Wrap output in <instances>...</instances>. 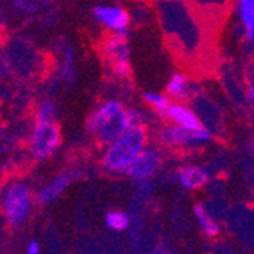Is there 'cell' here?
I'll return each instance as SVG.
<instances>
[{
	"mask_svg": "<svg viewBox=\"0 0 254 254\" xmlns=\"http://www.w3.org/2000/svg\"><path fill=\"white\" fill-rule=\"evenodd\" d=\"M0 248H2V239H0Z\"/></svg>",
	"mask_w": 254,
	"mask_h": 254,
	"instance_id": "603a6c76",
	"label": "cell"
},
{
	"mask_svg": "<svg viewBox=\"0 0 254 254\" xmlns=\"http://www.w3.org/2000/svg\"><path fill=\"white\" fill-rule=\"evenodd\" d=\"M248 98H250V101H251V102L254 101V90H253V85H250V90H248Z\"/></svg>",
	"mask_w": 254,
	"mask_h": 254,
	"instance_id": "7402d4cb",
	"label": "cell"
},
{
	"mask_svg": "<svg viewBox=\"0 0 254 254\" xmlns=\"http://www.w3.org/2000/svg\"><path fill=\"white\" fill-rule=\"evenodd\" d=\"M34 202L32 189L21 180L9 181L0 192V212L5 222L12 228H18L26 222Z\"/></svg>",
	"mask_w": 254,
	"mask_h": 254,
	"instance_id": "3957f363",
	"label": "cell"
},
{
	"mask_svg": "<svg viewBox=\"0 0 254 254\" xmlns=\"http://www.w3.org/2000/svg\"><path fill=\"white\" fill-rule=\"evenodd\" d=\"M95 18L113 34H127L129 26V14L121 6L99 5L93 9Z\"/></svg>",
	"mask_w": 254,
	"mask_h": 254,
	"instance_id": "ba28073f",
	"label": "cell"
},
{
	"mask_svg": "<svg viewBox=\"0 0 254 254\" xmlns=\"http://www.w3.org/2000/svg\"><path fill=\"white\" fill-rule=\"evenodd\" d=\"M148 143V131L143 127H134L119 138L107 145L102 155V166L113 174H125L132 160Z\"/></svg>",
	"mask_w": 254,
	"mask_h": 254,
	"instance_id": "7a4b0ae2",
	"label": "cell"
},
{
	"mask_svg": "<svg viewBox=\"0 0 254 254\" xmlns=\"http://www.w3.org/2000/svg\"><path fill=\"white\" fill-rule=\"evenodd\" d=\"M177 180L184 189L188 190H198L202 189L210 180V175L202 166L198 165H189L184 166L178 171Z\"/></svg>",
	"mask_w": 254,
	"mask_h": 254,
	"instance_id": "7c38bea8",
	"label": "cell"
},
{
	"mask_svg": "<svg viewBox=\"0 0 254 254\" xmlns=\"http://www.w3.org/2000/svg\"><path fill=\"white\" fill-rule=\"evenodd\" d=\"M61 140V129L55 122H35L28 140L29 154L37 161H46L57 152Z\"/></svg>",
	"mask_w": 254,
	"mask_h": 254,
	"instance_id": "277c9868",
	"label": "cell"
},
{
	"mask_svg": "<svg viewBox=\"0 0 254 254\" xmlns=\"http://www.w3.org/2000/svg\"><path fill=\"white\" fill-rule=\"evenodd\" d=\"M238 14L244 26L245 38L254 40V0H238Z\"/></svg>",
	"mask_w": 254,
	"mask_h": 254,
	"instance_id": "5bb4252c",
	"label": "cell"
},
{
	"mask_svg": "<svg viewBox=\"0 0 254 254\" xmlns=\"http://www.w3.org/2000/svg\"><path fill=\"white\" fill-rule=\"evenodd\" d=\"M78 177H79L78 171H67L64 174L55 177L51 183H48L46 186H43L37 192V195L34 196V201L40 205H46V204H51V202L57 201Z\"/></svg>",
	"mask_w": 254,
	"mask_h": 254,
	"instance_id": "9c48e42d",
	"label": "cell"
},
{
	"mask_svg": "<svg viewBox=\"0 0 254 254\" xmlns=\"http://www.w3.org/2000/svg\"><path fill=\"white\" fill-rule=\"evenodd\" d=\"M57 107L52 101H44L40 104L35 113V122H55Z\"/></svg>",
	"mask_w": 254,
	"mask_h": 254,
	"instance_id": "ac0fdd59",
	"label": "cell"
},
{
	"mask_svg": "<svg viewBox=\"0 0 254 254\" xmlns=\"http://www.w3.org/2000/svg\"><path fill=\"white\" fill-rule=\"evenodd\" d=\"M166 118L178 127H184L189 129H196L199 127H202L201 119L198 114L184 102H171Z\"/></svg>",
	"mask_w": 254,
	"mask_h": 254,
	"instance_id": "30bf717a",
	"label": "cell"
},
{
	"mask_svg": "<svg viewBox=\"0 0 254 254\" xmlns=\"http://www.w3.org/2000/svg\"><path fill=\"white\" fill-rule=\"evenodd\" d=\"M41 253V245L37 241H31L26 245V254H40Z\"/></svg>",
	"mask_w": 254,
	"mask_h": 254,
	"instance_id": "d6986e66",
	"label": "cell"
},
{
	"mask_svg": "<svg viewBox=\"0 0 254 254\" xmlns=\"http://www.w3.org/2000/svg\"><path fill=\"white\" fill-rule=\"evenodd\" d=\"M105 225L113 232H125L131 225V218L122 210H111L105 215Z\"/></svg>",
	"mask_w": 254,
	"mask_h": 254,
	"instance_id": "9a60e30c",
	"label": "cell"
},
{
	"mask_svg": "<svg viewBox=\"0 0 254 254\" xmlns=\"http://www.w3.org/2000/svg\"><path fill=\"white\" fill-rule=\"evenodd\" d=\"M210 138L212 132L204 125L196 129L169 125L158 132V142L165 148H198L205 145Z\"/></svg>",
	"mask_w": 254,
	"mask_h": 254,
	"instance_id": "5b68a950",
	"label": "cell"
},
{
	"mask_svg": "<svg viewBox=\"0 0 254 254\" xmlns=\"http://www.w3.org/2000/svg\"><path fill=\"white\" fill-rule=\"evenodd\" d=\"M166 93L174 102H186L198 93V87L196 84H192L184 73H175L166 85Z\"/></svg>",
	"mask_w": 254,
	"mask_h": 254,
	"instance_id": "8fae6325",
	"label": "cell"
},
{
	"mask_svg": "<svg viewBox=\"0 0 254 254\" xmlns=\"http://www.w3.org/2000/svg\"><path fill=\"white\" fill-rule=\"evenodd\" d=\"M161 163H163L161 152L154 146H145L132 160V163L125 174L135 181H145L152 178L158 172Z\"/></svg>",
	"mask_w": 254,
	"mask_h": 254,
	"instance_id": "52a82bcc",
	"label": "cell"
},
{
	"mask_svg": "<svg viewBox=\"0 0 254 254\" xmlns=\"http://www.w3.org/2000/svg\"><path fill=\"white\" fill-rule=\"evenodd\" d=\"M15 5L18 9H23V11H28V9H32V6L29 5L28 0H15Z\"/></svg>",
	"mask_w": 254,
	"mask_h": 254,
	"instance_id": "ffe728a7",
	"label": "cell"
},
{
	"mask_svg": "<svg viewBox=\"0 0 254 254\" xmlns=\"http://www.w3.org/2000/svg\"><path fill=\"white\" fill-rule=\"evenodd\" d=\"M75 54L70 48L64 49V63L61 68V78L70 85L75 81Z\"/></svg>",
	"mask_w": 254,
	"mask_h": 254,
	"instance_id": "e0dca14e",
	"label": "cell"
},
{
	"mask_svg": "<svg viewBox=\"0 0 254 254\" xmlns=\"http://www.w3.org/2000/svg\"><path fill=\"white\" fill-rule=\"evenodd\" d=\"M143 99L158 114V116L166 118L168 108L172 102L171 98H168L165 95H160V93H154V91H146V93H143Z\"/></svg>",
	"mask_w": 254,
	"mask_h": 254,
	"instance_id": "2e32d148",
	"label": "cell"
},
{
	"mask_svg": "<svg viewBox=\"0 0 254 254\" xmlns=\"http://www.w3.org/2000/svg\"><path fill=\"white\" fill-rule=\"evenodd\" d=\"M102 52L105 55L107 63L110 64L111 73L119 78H128L131 67H129V44L127 34H113L110 35L102 46Z\"/></svg>",
	"mask_w": 254,
	"mask_h": 254,
	"instance_id": "8992f818",
	"label": "cell"
},
{
	"mask_svg": "<svg viewBox=\"0 0 254 254\" xmlns=\"http://www.w3.org/2000/svg\"><path fill=\"white\" fill-rule=\"evenodd\" d=\"M151 254H168V250H166L163 245H158V247H155V248L152 250Z\"/></svg>",
	"mask_w": 254,
	"mask_h": 254,
	"instance_id": "44dd1931",
	"label": "cell"
},
{
	"mask_svg": "<svg viewBox=\"0 0 254 254\" xmlns=\"http://www.w3.org/2000/svg\"><path fill=\"white\" fill-rule=\"evenodd\" d=\"M131 128L128 111L125 105L118 99H110L101 104L93 113L88 116L87 131L96 137V140L107 146L124 132Z\"/></svg>",
	"mask_w": 254,
	"mask_h": 254,
	"instance_id": "6da1fadb",
	"label": "cell"
},
{
	"mask_svg": "<svg viewBox=\"0 0 254 254\" xmlns=\"http://www.w3.org/2000/svg\"><path fill=\"white\" fill-rule=\"evenodd\" d=\"M193 215L196 219V224L201 230V233L207 238H216L221 232L218 221L213 218V215L207 210L204 204H195L193 207Z\"/></svg>",
	"mask_w": 254,
	"mask_h": 254,
	"instance_id": "4fadbf2b",
	"label": "cell"
}]
</instances>
